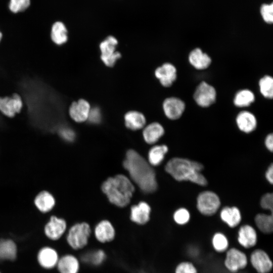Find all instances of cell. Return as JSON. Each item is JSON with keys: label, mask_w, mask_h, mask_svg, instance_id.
<instances>
[{"label": "cell", "mask_w": 273, "mask_h": 273, "mask_svg": "<svg viewBox=\"0 0 273 273\" xmlns=\"http://www.w3.org/2000/svg\"><path fill=\"white\" fill-rule=\"evenodd\" d=\"M123 166L128 171L131 178L143 192L151 193L156 190L157 183L155 173L137 152L131 149L126 152Z\"/></svg>", "instance_id": "obj_1"}, {"label": "cell", "mask_w": 273, "mask_h": 273, "mask_svg": "<svg viewBox=\"0 0 273 273\" xmlns=\"http://www.w3.org/2000/svg\"><path fill=\"white\" fill-rule=\"evenodd\" d=\"M204 167L197 161L188 159L174 157L165 166L166 171L177 181H190L199 186H205L207 181L201 173Z\"/></svg>", "instance_id": "obj_2"}, {"label": "cell", "mask_w": 273, "mask_h": 273, "mask_svg": "<svg viewBox=\"0 0 273 273\" xmlns=\"http://www.w3.org/2000/svg\"><path fill=\"white\" fill-rule=\"evenodd\" d=\"M102 190L111 203L123 207L129 203L134 187L126 176L118 174L106 180L102 185Z\"/></svg>", "instance_id": "obj_3"}, {"label": "cell", "mask_w": 273, "mask_h": 273, "mask_svg": "<svg viewBox=\"0 0 273 273\" xmlns=\"http://www.w3.org/2000/svg\"><path fill=\"white\" fill-rule=\"evenodd\" d=\"M65 239L68 248L77 253L92 243V228L87 222H76L68 229Z\"/></svg>", "instance_id": "obj_4"}, {"label": "cell", "mask_w": 273, "mask_h": 273, "mask_svg": "<svg viewBox=\"0 0 273 273\" xmlns=\"http://www.w3.org/2000/svg\"><path fill=\"white\" fill-rule=\"evenodd\" d=\"M83 268L99 269L108 262L109 254L105 246L95 244H91L84 250L77 253Z\"/></svg>", "instance_id": "obj_5"}, {"label": "cell", "mask_w": 273, "mask_h": 273, "mask_svg": "<svg viewBox=\"0 0 273 273\" xmlns=\"http://www.w3.org/2000/svg\"><path fill=\"white\" fill-rule=\"evenodd\" d=\"M93 242L106 246L114 243L117 239V232L113 224L108 219L98 222L92 229Z\"/></svg>", "instance_id": "obj_6"}, {"label": "cell", "mask_w": 273, "mask_h": 273, "mask_svg": "<svg viewBox=\"0 0 273 273\" xmlns=\"http://www.w3.org/2000/svg\"><path fill=\"white\" fill-rule=\"evenodd\" d=\"M224 253L223 265L231 273H237L245 269L249 264L247 255L240 249L231 247Z\"/></svg>", "instance_id": "obj_7"}, {"label": "cell", "mask_w": 273, "mask_h": 273, "mask_svg": "<svg viewBox=\"0 0 273 273\" xmlns=\"http://www.w3.org/2000/svg\"><path fill=\"white\" fill-rule=\"evenodd\" d=\"M220 200L218 196L210 191L200 193L197 198V207L202 214L212 216L219 209Z\"/></svg>", "instance_id": "obj_8"}, {"label": "cell", "mask_w": 273, "mask_h": 273, "mask_svg": "<svg viewBox=\"0 0 273 273\" xmlns=\"http://www.w3.org/2000/svg\"><path fill=\"white\" fill-rule=\"evenodd\" d=\"M68 229L67 222L64 218L52 215L44 225L43 232L49 239L57 241L65 235Z\"/></svg>", "instance_id": "obj_9"}, {"label": "cell", "mask_w": 273, "mask_h": 273, "mask_svg": "<svg viewBox=\"0 0 273 273\" xmlns=\"http://www.w3.org/2000/svg\"><path fill=\"white\" fill-rule=\"evenodd\" d=\"M249 263L257 273H269L273 263L269 254L263 249H254L248 257Z\"/></svg>", "instance_id": "obj_10"}, {"label": "cell", "mask_w": 273, "mask_h": 273, "mask_svg": "<svg viewBox=\"0 0 273 273\" xmlns=\"http://www.w3.org/2000/svg\"><path fill=\"white\" fill-rule=\"evenodd\" d=\"M58 273H81L83 266L77 253H66L60 256L56 265Z\"/></svg>", "instance_id": "obj_11"}, {"label": "cell", "mask_w": 273, "mask_h": 273, "mask_svg": "<svg viewBox=\"0 0 273 273\" xmlns=\"http://www.w3.org/2000/svg\"><path fill=\"white\" fill-rule=\"evenodd\" d=\"M117 43L118 41L114 37L109 36L100 44L101 60L108 67L113 66L121 57V54L116 51Z\"/></svg>", "instance_id": "obj_12"}, {"label": "cell", "mask_w": 273, "mask_h": 273, "mask_svg": "<svg viewBox=\"0 0 273 273\" xmlns=\"http://www.w3.org/2000/svg\"><path fill=\"white\" fill-rule=\"evenodd\" d=\"M216 97L215 88L205 81L199 84L194 94L196 103L202 107H207L212 105L215 101Z\"/></svg>", "instance_id": "obj_13"}, {"label": "cell", "mask_w": 273, "mask_h": 273, "mask_svg": "<svg viewBox=\"0 0 273 273\" xmlns=\"http://www.w3.org/2000/svg\"><path fill=\"white\" fill-rule=\"evenodd\" d=\"M237 241L243 248L250 249L254 248L258 242V234L255 229L250 224L241 225L237 232Z\"/></svg>", "instance_id": "obj_14"}, {"label": "cell", "mask_w": 273, "mask_h": 273, "mask_svg": "<svg viewBox=\"0 0 273 273\" xmlns=\"http://www.w3.org/2000/svg\"><path fill=\"white\" fill-rule=\"evenodd\" d=\"M23 107L21 96L13 94L11 97H0V112L5 116L13 117L16 113H19Z\"/></svg>", "instance_id": "obj_15"}, {"label": "cell", "mask_w": 273, "mask_h": 273, "mask_svg": "<svg viewBox=\"0 0 273 273\" xmlns=\"http://www.w3.org/2000/svg\"><path fill=\"white\" fill-rule=\"evenodd\" d=\"M59 252L54 248L45 246L38 251L37 261L43 268L52 269L56 267L60 258Z\"/></svg>", "instance_id": "obj_16"}, {"label": "cell", "mask_w": 273, "mask_h": 273, "mask_svg": "<svg viewBox=\"0 0 273 273\" xmlns=\"http://www.w3.org/2000/svg\"><path fill=\"white\" fill-rule=\"evenodd\" d=\"M91 109L89 104L84 99L73 102L68 109L70 117L76 122H82L87 120Z\"/></svg>", "instance_id": "obj_17"}, {"label": "cell", "mask_w": 273, "mask_h": 273, "mask_svg": "<svg viewBox=\"0 0 273 273\" xmlns=\"http://www.w3.org/2000/svg\"><path fill=\"white\" fill-rule=\"evenodd\" d=\"M163 108L165 115L169 119L175 120L183 114L185 109V104L178 98H168L164 100Z\"/></svg>", "instance_id": "obj_18"}, {"label": "cell", "mask_w": 273, "mask_h": 273, "mask_svg": "<svg viewBox=\"0 0 273 273\" xmlns=\"http://www.w3.org/2000/svg\"><path fill=\"white\" fill-rule=\"evenodd\" d=\"M150 213L151 208L148 204L141 202L131 207L130 219L137 225H144L149 221Z\"/></svg>", "instance_id": "obj_19"}, {"label": "cell", "mask_w": 273, "mask_h": 273, "mask_svg": "<svg viewBox=\"0 0 273 273\" xmlns=\"http://www.w3.org/2000/svg\"><path fill=\"white\" fill-rule=\"evenodd\" d=\"M155 75L163 86L169 87L176 78V69L172 64L166 63L156 69Z\"/></svg>", "instance_id": "obj_20"}, {"label": "cell", "mask_w": 273, "mask_h": 273, "mask_svg": "<svg viewBox=\"0 0 273 273\" xmlns=\"http://www.w3.org/2000/svg\"><path fill=\"white\" fill-rule=\"evenodd\" d=\"M33 203L36 209L42 213L51 212L56 205L53 195L47 191H42L35 197Z\"/></svg>", "instance_id": "obj_21"}, {"label": "cell", "mask_w": 273, "mask_h": 273, "mask_svg": "<svg viewBox=\"0 0 273 273\" xmlns=\"http://www.w3.org/2000/svg\"><path fill=\"white\" fill-rule=\"evenodd\" d=\"M221 220L230 228L238 226L242 220V215L239 209L235 206L224 207L220 211Z\"/></svg>", "instance_id": "obj_22"}, {"label": "cell", "mask_w": 273, "mask_h": 273, "mask_svg": "<svg viewBox=\"0 0 273 273\" xmlns=\"http://www.w3.org/2000/svg\"><path fill=\"white\" fill-rule=\"evenodd\" d=\"M50 38L52 42L58 46H61L68 41V29L64 22L59 20L52 24L50 29Z\"/></svg>", "instance_id": "obj_23"}, {"label": "cell", "mask_w": 273, "mask_h": 273, "mask_svg": "<svg viewBox=\"0 0 273 273\" xmlns=\"http://www.w3.org/2000/svg\"><path fill=\"white\" fill-rule=\"evenodd\" d=\"M236 123L239 129L249 133L253 131L257 126V120L251 112L243 111L240 112L236 118Z\"/></svg>", "instance_id": "obj_24"}, {"label": "cell", "mask_w": 273, "mask_h": 273, "mask_svg": "<svg viewBox=\"0 0 273 273\" xmlns=\"http://www.w3.org/2000/svg\"><path fill=\"white\" fill-rule=\"evenodd\" d=\"M16 243L10 239H0V260L13 261L17 256Z\"/></svg>", "instance_id": "obj_25"}, {"label": "cell", "mask_w": 273, "mask_h": 273, "mask_svg": "<svg viewBox=\"0 0 273 273\" xmlns=\"http://www.w3.org/2000/svg\"><path fill=\"white\" fill-rule=\"evenodd\" d=\"M189 60L193 67L199 70L207 68L211 62L210 57L199 48H196L191 52Z\"/></svg>", "instance_id": "obj_26"}, {"label": "cell", "mask_w": 273, "mask_h": 273, "mask_svg": "<svg viewBox=\"0 0 273 273\" xmlns=\"http://www.w3.org/2000/svg\"><path fill=\"white\" fill-rule=\"evenodd\" d=\"M164 133L163 127L158 122H153L144 128L143 135L147 143L153 144L156 143Z\"/></svg>", "instance_id": "obj_27"}, {"label": "cell", "mask_w": 273, "mask_h": 273, "mask_svg": "<svg viewBox=\"0 0 273 273\" xmlns=\"http://www.w3.org/2000/svg\"><path fill=\"white\" fill-rule=\"evenodd\" d=\"M124 120L126 127L134 130L143 128L146 123L144 115L141 112L135 111L126 113L124 116Z\"/></svg>", "instance_id": "obj_28"}, {"label": "cell", "mask_w": 273, "mask_h": 273, "mask_svg": "<svg viewBox=\"0 0 273 273\" xmlns=\"http://www.w3.org/2000/svg\"><path fill=\"white\" fill-rule=\"evenodd\" d=\"M255 224L258 230L264 234H271L273 231V216L270 213H258L254 218Z\"/></svg>", "instance_id": "obj_29"}, {"label": "cell", "mask_w": 273, "mask_h": 273, "mask_svg": "<svg viewBox=\"0 0 273 273\" xmlns=\"http://www.w3.org/2000/svg\"><path fill=\"white\" fill-rule=\"evenodd\" d=\"M211 244L214 251L219 254L225 253L230 248V241L228 237L220 232H215L213 235Z\"/></svg>", "instance_id": "obj_30"}, {"label": "cell", "mask_w": 273, "mask_h": 273, "mask_svg": "<svg viewBox=\"0 0 273 273\" xmlns=\"http://www.w3.org/2000/svg\"><path fill=\"white\" fill-rule=\"evenodd\" d=\"M168 151V148L165 145H156L153 147L148 153V160L150 164L153 166L160 164Z\"/></svg>", "instance_id": "obj_31"}, {"label": "cell", "mask_w": 273, "mask_h": 273, "mask_svg": "<svg viewBox=\"0 0 273 273\" xmlns=\"http://www.w3.org/2000/svg\"><path fill=\"white\" fill-rule=\"evenodd\" d=\"M254 94L249 89H242L239 91L234 98V104L239 107H247L254 101Z\"/></svg>", "instance_id": "obj_32"}, {"label": "cell", "mask_w": 273, "mask_h": 273, "mask_svg": "<svg viewBox=\"0 0 273 273\" xmlns=\"http://www.w3.org/2000/svg\"><path fill=\"white\" fill-rule=\"evenodd\" d=\"M31 0H9L8 9L13 14L24 13L30 7Z\"/></svg>", "instance_id": "obj_33"}, {"label": "cell", "mask_w": 273, "mask_h": 273, "mask_svg": "<svg viewBox=\"0 0 273 273\" xmlns=\"http://www.w3.org/2000/svg\"><path fill=\"white\" fill-rule=\"evenodd\" d=\"M260 91L265 98L272 99L273 97V79L269 75H265L259 81Z\"/></svg>", "instance_id": "obj_34"}, {"label": "cell", "mask_w": 273, "mask_h": 273, "mask_svg": "<svg viewBox=\"0 0 273 273\" xmlns=\"http://www.w3.org/2000/svg\"><path fill=\"white\" fill-rule=\"evenodd\" d=\"M191 218L190 212L185 208H180L173 213V219L178 225H184L187 224Z\"/></svg>", "instance_id": "obj_35"}, {"label": "cell", "mask_w": 273, "mask_h": 273, "mask_svg": "<svg viewBox=\"0 0 273 273\" xmlns=\"http://www.w3.org/2000/svg\"><path fill=\"white\" fill-rule=\"evenodd\" d=\"M174 273H198V270L193 262L186 260L179 262L176 264Z\"/></svg>", "instance_id": "obj_36"}, {"label": "cell", "mask_w": 273, "mask_h": 273, "mask_svg": "<svg viewBox=\"0 0 273 273\" xmlns=\"http://www.w3.org/2000/svg\"><path fill=\"white\" fill-rule=\"evenodd\" d=\"M261 16L264 21L267 23H272L273 22V5L264 4L260 9Z\"/></svg>", "instance_id": "obj_37"}, {"label": "cell", "mask_w": 273, "mask_h": 273, "mask_svg": "<svg viewBox=\"0 0 273 273\" xmlns=\"http://www.w3.org/2000/svg\"><path fill=\"white\" fill-rule=\"evenodd\" d=\"M261 207L267 210L272 212L273 208V195L271 193H267L262 196L260 200Z\"/></svg>", "instance_id": "obj_38"}, {"label": "cell", "mask_w": 273, "mask_h": 273, "mask_svg": "<svg viewBox=\"0 0 273 273\" xmlns=\"http://www.w3.org/2000/svg\"><path fill=\"white\" fill-rule=\"evenodd\" d=\"M59 135L63 139L68 142L73 141L75 136L74 131L70 127L63 126L58 129Z\"/></svg>", "instance_id": "obj_39"}, {"label": "cell", "mask_w": 273, "mask_h": 273, "mask_svg": "<svg viewBox=\"0 0 273 273\" xmlns=\"http://www.w3.org/2000/svg\"><path fill=\"white\" fill-rule=\"evenodd\" d=\"M87 119L92 123H99L101 120V114L99 109L98 108L91 109Z\"/></svg>", "instance_id": "obj_40"}, {"label": "cell", "mask_w": 273, "mask_h": 273, "mask_svg": "<svg viewBox=\"0 0 273 273\" xmlns=\"http://www.w3.org/2000/svg\"><path fill=\"white\" fill-rule=\"evenodd\" d=\"M265 146L267 149L270 152H272L273 150V134L270 133L268 134L265 139Z\"/></svg>", "instance_id": "obj_41"}, {"label": "cell", "mask_w": 273, "mask_h": 273, "mask_svg": "<svg viewBox=\"0 0 273 273\" xmlns=\"http://www.w3.org/2000/svg\"><path fill=\"white\" fill-rule=\"evenodd\" d=\"M265 178L271 185L273 183V165L271 163L265 172Z\"/></svg>", "instance_id": "obj_42"}, {"label": "cell", "mask_w": 273, "mask_h": 273, "mask_svg": "<svg viewBox=\"0 0 273 273\" xmlns=\"http://www.w3.org/2000/svg\"><path fill=\"white\" fill-rule=\"evenodd\" d=\"M2 37H3V34L2 32L0 31V41H1Z\"/></svg>", "instance_id": "obj_43"}, {"label": "cell", "mask_w": 273, "mask_h": 273, "mask_svg": "<svg viewBox=\"0 0 273 273\" xmlns=\"http://www.w3.org/2000/svg\"><path fill=\"white\" fill-rule=\"evenodd\" d=\"M0 273H1V272H0Z\"/></svg>", "instance_id": "obj_44"}]
</instances>
